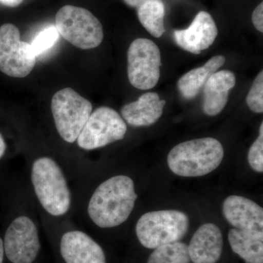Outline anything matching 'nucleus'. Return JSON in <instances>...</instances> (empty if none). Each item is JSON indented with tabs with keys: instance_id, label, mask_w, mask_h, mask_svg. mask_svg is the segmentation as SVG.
<instances>
[{
	"instance_id": "nucleus-16",
	"label": "nucleus",
	"mask_w": 263,
	"mask_h": 263,
	"mask_svg": "<svg viewBox=\"0 0 263 263\" xmlns=\"http://www.w3.org/2000/svg\"><path fill=\"white\" fill-rule=\"evenodd\" d=\"M236 78L230 70L216 71L204 85V113L214 117L222 111L228 103L230 90L233 89Z\"/></svg>"
},
{
	"instance_id": "nucleus-1",
	"label": "nucleus",
	"mask_w": 263,
	"mask_h": 263,
	"mask_svg": "<svg viewBox=\"0 0 263 263\" xmlns=\"http://www.w3.org/2000/svg\"><path fill=\"white\" fill-rule=\"evenodd\" d=\"M29 176L33 195L46 215L53 219L69 215L73 193L61 163L51 156H37L29 163Z\"/></svg>"
},
{
	"instance_id": "nucleus-24",
	"label": "nucleus",
	"mask_w": 263,
	"mask_h": 263,
	"mask_svg": "<svg viewBox=\"0 0 263 263\" xmlns=\"http://www.w3.org/2000/svg\"><path fill=\"white\" fill-rule=\"evenodd\" d=\"M252 23L255 28L260 32H263V3L260 4L254 9L252 13Z\"/></svg>"
},
{
	"instance_id": "nucleus-15",
	"label": "nucleus",
	"mask_w": 263,
	"mask_h": 263,
	"mask_svg": "<svg viewBox=\"0 0 263 263\" xmlns=\"http://www.w3.org/2000/svg\"><path fill=\"white\" fill-rule=\"evenodd\" d=\"M165 103L157 93L148 92L137 101L124 105L121 114L124 122L133 127H148L160 119Z\"/></svg>"
},
{
	"instance_id": "nucleus-19",
	"label": "nucleus",
	"mask_w": 263,
	"mask_h": 263,
	"mask_svg": "<svg viewBox=\"0 0 263 263\" xmlns=\"http://www.w3.org/2000/svg\"><path fill=\"white\" fill-rule=\"evenodd\" d=\"M164 14L165 8L162 0H148L138 8L140 22L155 37H160L165 32Z\"/></svg>"
},
{
	"instance_id": "nucleus-25",
	"label": "nucleus",
	"mask_w": 263,
	"mask_h": 263,
	"mask_svg": "<svg viewBox=\"0 0 263 263\" xmlns=\"http://www.w3.org/2000/svg\"><path fill=\"white\" fill-rule=\"evenodd\" d=\"M7 148H8V146H7L6 141H5L4 137L0 133V160L5 157Z\"/></svg>"
},
{
	"instance_id": "nucleus-22",
	"label": "nucleus",
	"mask_w": 263,
	"mask_h": 263,
	"mask_svg": "<svg viewBox=\"0 0 263 263\" xmlns=\"http://www.w3.org/2000/svg\"><path fill=\"white\" fill-rule=\"evenodd\" d=\"M249 108L254 113L263 112V71H261L252 84L247 98Z\"/></svg>"
},
{
	"instance_id": "nucleus-10",
	"label": "nucleus",
	"mask_w": 263,
	"mask_h": 263,
	"mask_svg": "<svg viewBox=\"0 0 263 263\" xmlns=\"http://www.w3.org/2000/svg\"><path fill=\"white\" fill-rule=\"evenodd\" d=\"M36 58L31 45L21 41L18 27L12 24L0 27L1 72L10 77H26L35 66Z\"/></svg>"
},
{
	"instance_id": "nucleus-27",
	"label": "nucleus",
	"mask_w": 263,
	"mask_h": 263,
	"mask_svg": "<svg viewBox=\"0 0 263 263\" xmlns=\"http://www.w3.org/2000/svg\"><path fill=\"white\" fill-rule=\"evenodd\" d=\"M124 1L128 6L138 8L140 5L144 3L145 2L148 1V0H124Z\"/></svg>"
},
{
	"instance_id": "nucleus-11",
	"label": "nucleus",
	"mask_w": 263,
	"mask_h": 263,
	"mask_svg": "<svg viewBox=\"0 0 263 263\" xmlns=\"http://www.w3.org/2000/svg\"><path fill=\"white\" fill-rule=\"evenodd\" d=\"M58 249L63 263H107L103 247L79 228H70L62 232Z\"/></svg>"
},
{
	"instance_id": "nucleus-3",
	"label": "nucleus",
	"mask_w": 263,
	"mask_h": 263,
	"mask_svg": "<svg viewBox=\"0 0 263 263\" xmlns=\"http://www.w3.org/2000/svg\"><path fill=\"white\" fill-rule=\"evenodd\" d=\"M224 148L215 138L183 142L171 149L167 164L174 174L182 177H199L217 168L224 158Z\"/></svg>"
},
{
	"instance_id": "nucleus-7",
	"label": "nucleus",
	"mask_w": 263,
	"mask_h": 263,
	"mask_svg": "<svg viewBox=\"0 0 263 263\" xmlns=\"http://www.w3.org/2000/svg\"><path fill=\"white\" fill-rule=\"evenodd\" d=\"M3 240L5 256L11 263H34L42 249L37 220L30 211L12 219Z\"/></svg>"
},
{
	"instance_id": "nucleus-13",
	"label": "nucleus",
	"mask_w": 263,
	"mask_h": 263,
	"mask_svg": "<svg viewBox=\"0 0 263 263\" xmlns=\"http://www.w3.org/2000/svg\"><path fill=\"white\" fill-rule=\"evenodd\" d=\"M218 29L212 15L200 11L188 28L174 30V37L178 46L194 54H200L215 41Z\"/></svg>"
},
{
	"instance_id": "nucleus-12",
	"label": "nucleus",
	"mask_w": 263,
	"mask_h": 263,
	"mask_svg": "<svg viewBox=\"0 0 263 263\" xmlns=\"http://www.w3.org/2000/svg\"><path fill=\"white\" fill-rule=\"evenodd\" d=\"M223 214L235 229L263 235L262 208L247 197L231 195L223 202Z\"/></svg>"
},
{
	"instance_id": "nucleus-17",
	"label": "nucleus",
	"mask_w": 263,
	"mask_h": 263,
	"mask_svg": "<svg viewBox=\"0 0 263 263\" xmlns=\"http://www.w3.org/2000/svg\"><path fill=\"white\" fill-rule=\"evenodd\" d=\"M226 57L218 55L203 66L189 71L178 81V88L185 99L191 100L198 95L208 79L226 63Z\"/></svg>"
},
{
	"instance_id": "nucleus-20",
	"label": "nucleus",
	"mask_w": 263,
	"mask_h": 263,
	"mask_svg": "<svg viewBox=\"0 0 263 263\" xmlns=\"http://www.w3.org/2000/svg\"><path fill=\"white\" fill-rule=\"evenodd\" d=\"M190 260L188 246L179 241L155 249L147 263H190Z\"/></svg>"
},
{
	"instance_id": "nucleus-14",
	"label": "nucleus",
	"mask_w": 263,
	"mask_h": 263,
	"mask_svg": "<svg viewBox=\"0 0 263 263\" xmlns=\"http://www.w3.org/2000/svg\"><path fill=\"white\" fill-rule=\"evenodd\" d=\"M222 233L213 223L202 224L195 232L188 246L190 259L194 263H216L222 254Z\"/></svg>"
},
{
	"instance_id": "nucleus-18",
	"label": "nucleus",
	"mask_w": 263,
	"mask_h": 263,
	"mask_svg": "<svg viewBox=\"0 0 263 263\" xmlns=\"http://www.w3.org/2000/svg\"><path fill=\"white\" fill-rule=\"evenodd\" d=\"M228 240L232 250L247 263H263V235L231 229Z\"/></svg>"
},
{
	"instance_id": "nucleus-6",
	"label": "nucleus",
	"mask_w": 263,
	"mask_h": 263,
	"mask_svg": "<svg viewBox=\"0 0 263 263\" xmlns=\"http://www.w3.org/2000/svg\"><path fill=\"white\" fill-rule=\"evenodd\" d=\"M55 24L59 34L76 48L92 49L103 42V26L85 8L69 5L62 7L57 12Z\"/></svg>"
},
{
	"instance_id": "nucleus-9",
	"label": "nucleus",
	"mask_w": 263,
	"mask_h": 263,
	"mask_svg": "<svg viewBox=\"0 0 263 263\" xmlns=\"http://www.w3.org/2000/svg\"><path fill=\"white\" fill-rule=\"evenodd\" d=\"M160 48L151 40L138 38L129 46L127 51V73L134 87L148 90L155 87L160 80Z\"/></svg>"
},
{
	"instance_id": "nucleus-5",
	"label": "nucleus",
	"mask_w": 263,
	"mask_h": 263,
	"mask_svg": "<svg viewBox=\"0 0 263 263\" xmlns=\"http://www.w3.org/2000/svg\"><path fill=\"white\" fill-rule=\"evenodd\" d=\"M51 108L59 136L66 143H76L93 111L91 103L72 88L67 87L55 93Z\"/></svg>"
},
{
	"instance_id": "nucleus-2",
	"label": "nucleus",
	"mask_w": 263,
	"mask_h": 263,
	"mask_svg": "<svg viewBox=\"0 0 263 263\" xmlns=\"http://www.w3.org/2000/svg\"><path fill=\"white\" fill-rule=\"evenodd\" d=\"M137 199L133 180L126 175H117L96 186L84 205V212L99 228H117L129 219Z\"/></svg>"
},
{
	"instance_id": "nucleus-23",
	"label": "nucleus",
	"mask_w": 263,
	"mask_h": 263,
	"mask_svg": "<svg viewBox=\"0 0 263 263\" xmlns=\"http://www.w3.org/2000/svg\"><path fill=\"white\" fill-rule=\"evenodd\" d=\"M249 165L257 173L263 172V124L259 127L258 138L250 147L248 154Z\"/></svg>"
},
{
	"instance_id": "nucleus-8",
	"label": "nucleus",
	"mask_w": 263,
	"mask_h": 263,
	"mask_svg": "<svg viewBox=\"0 0 263 263\" xmlns=\"http://www.w3.org/2000/svg\"><path fill=\"white\" fill-rule=\"evenodd\" d=\"M127 126L117 110L102 106L91 112L76 143L84 152L103 148L124 139Z\"/></svg>"
},
{
	"instance_id": "nucleus-4",
	"label": "nucleus",
	"mask_w": 263,
	"mask_h": 263,
	"mask_svg": "<svg viewBox=\"0 0 263 263\" xmlns=\"http://www.w3.org/2000/svg\"><path fill=\"white\" fill-rule=\"evenodd\" d=\"M190 219L177 210L146 213L137 221V238L143 247L156 249L160 246L179 242L187 233Z\"/></svg>"
},
{
	"instance_id": "nucleus-26",
	"label": "nucleus",
	"mask_w": 263,
	"mask_h": 263,
	"mask_svg": "<svg viewBox=\"0 0 263 263\" xmlns=\"http://www.w3.org/2000/svg\"><path fill=\"white\" fill-rule=\"evenodd\" d=\"M23 1L24 0H0V3L6 5V6L14 8V7L18 6V5L22 4Z\"/></svg>"
},
{
	"instance_id": "nucleus-28",
	"label": "nucleus",
	"mask_w": 263,
	"mask_h": 263,
	"mask_svg": "<svg viewBox=\"0 0 263 263\" xmlns=\"http://www.w3.org/2000/svg\"><path fill=\"white\" fill-rule=\"evenodd\" d=\"M4 245H3V238H0V263H3L5 258Z\"/></svg>"
},
{
	"instance_id": "nucleus-21",
	"label": "nucleus",
	"mask_w": 263,
	"mask_h": 263,
	"mask_svg": "<svg viewBox=\"0 0 263 263\" xmlns=\"http://www.w3.org/2000/svg\"><path fill=\"white\" fill-rule=\"evenodd\" d=\"M59 36L60 34L54 26L46 27L41 31L30 44L35 56H40L53 47L57 43Z\"/></svg>"
}]
</instances>
